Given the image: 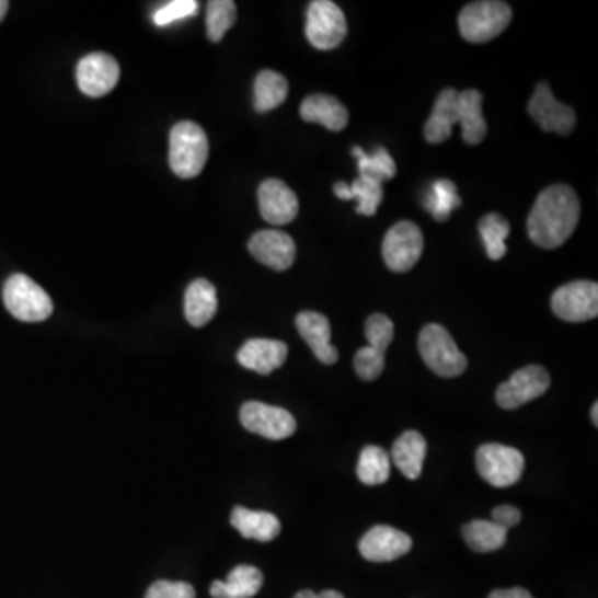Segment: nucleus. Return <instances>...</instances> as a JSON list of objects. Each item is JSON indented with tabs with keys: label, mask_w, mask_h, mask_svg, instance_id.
<instances>
[{
	"label": "nucleus",
	"mask_w": 598,
	"mask_h": 598,
	"mask_svg": "<svg viewBox=\"0 0 598 598\" xmlns=\"http://www.w3.org/2000/svg\"><path fill=\"white\" fill-rule=\"evenodd\" d=\"M258 204L263 220L276 227L291 223L298 217V196L281 180L269 179L260 185Z\"/></svg>",
	"instance_id": "obj_17"
},
{
	"label": "nucleus",
	"mask_w": 598,
	"mask_h": 598,
	"mask_svg": "<svg viewBox=\"0 0 598 598\" xmlns=\"http://www.w3.org/2000/svg\"><path fill=\"white\" fill-rule=\"evenodd\" d=\"M423 231L410 220L399 221L389 228L382 241V258L391 272L406 273L416 266L423 256Z\"/></svg>",
	"instance_id": "obj_7"
},
{
	"label": "nucleus",
	"mask_w": 598,
	"mask_h": 598,
	"mask_svg": "<svg viewBox=\"0 0 598 598\" xmlns=\"http://www.w3.org/2000/svg\"><path fill=\"white\" fill-rule=\"evenodd\" d=\"M240 421L244 429L266 439L281 440L296 433V419L289 411L258 401H250L241 406Z\"/></svg>",
	"instance_id": "obj_12"
},
{
	"label": "nucleus",
	"mask_w": 598,
	"mask_h": 598,
	"mask_svg": "<svg viewBox=\"0 0 598 598\" xmlns=\"http://www.w3.org/2000/svg\"><path fill=\"white\" fill-rule=\"evenodd\" d=\"M549 386H551V376L542 366H526V368L514 372L509 381L498 386L495 401L503 410H517V407L545 394Z\"/></svg>",
	"instance_id": "obj_11"
},
{
	"label": "nucleus",
	"mask_w": 598,
	"mask_h": 598,
	"mask_svg": "<svg viewBox=\"0 0 598 598\" xmlns=\"http://www.w3.org/2000/svg\"><path fill=\"white\" fill-rule=\"evenodd\" d=\"M296 327L323 365L331 366L337 361L340 353L331 344V326L326 317L317 311H303L296 317Z\"/></svg>",
	"instance_id": "obj_19"
},
{
	"label": "nucleus",
	"mask_w": 598,
	"mask_h": 598,
	"mask_svg": "<svg viewBox=\"0 0 598 598\" xmlns=\"http://www.w3.org/2000/svg\"><path fill=\"white\" fill-rule=\"evenodd\" d=\"M120 79V67L114 57L104 53L90 54L77 66V83L92 99L107 95Z\"/></svg>",
	"instance_id": "obj_14"
},
{
	"label": "nucleus",
	"mask_w": 598,
	"mask_h": 598,
	"mask_svg": "<svg viewBox=\"0 0 598 598\" xmlns=\"http://www.w3.org/2000/svg\"><path fill=\"white\" fill-rule=\"evenodd\" d=\"M299 114L304 122L323 125L331 131L344 130L349 122L347 108L336 96L326 95V93L307 96L299 108Z\"/></svg>",
	"instance_id": "obj_20"
},
{
	"label": "nucleus",
	"mask_w": 598,
	"mask_h": 598,
	"mask_svg": "<svg viewBox=\"0 0 598 598\" xmlns=\"http://www.w3.org/2000/svg\"><path fill=\"white\" fill-rule=\"evenodd\" d=\"M359 481L366 485H381L388 482L391 475V458L388 452L378 446H366L359 456L358 468Z\"/></svg>",
	"instance_id": "obj_32"
},
{
	"label": "nucleus",
	"mask_w": 598,
	"mask_h": 598,
	"mask_svg": "<svg viewBox=\"0 0 598 598\" xmlns=\"http://www.w3.org/2000/svg\"><path fill=\"white\" fill-rule=\"evenodd\" d=\"M368 346L361 347L355 356V368L363 381H375L384 371L386 349L394 337V324L386 314L375 313L365 326Z\"/></svg>",
	"instance_id": "obj_8"
},
{
	"label": "nucleus",
	"mask_w": 598,
	"mask_h": 598,
	"mask_svg": "<svg viewBox=\"0 0 598 598\" xmlns=\"http://www.w3.org/2000/svg\"><path fill=\"white\" fill-rule=\"evenodd\" d=\"M295 598H318V594L311 590H301L296 594Z\"/></svg>",
	"instance_id": "obj_41"
},
{
	"label": "nucleus",
	"mask_w": 598,
	"mask_h": 598,
	"mask_svg": "<svg viewBox=\"0 0 598 598\" xmlns=\"http://www.w3.org/2000/svg\"><path fill=\"white\" fill-rule=\"evenodd\" d=\"M413 549V539L406 532L389 526H376L363 536L359 552L376 564H384L403 557Z\"/></svg>",
	"instance_id": "obj_15"
},
{
	"label": "nucleus",
	"mask_w": 598,
	"mask_h": 598,
	"mask_svg": "<svg viewBox=\"0 0 598 598\" xmlns=\"http://www.w3.org/2000/svg\"><path fill=\"white\" fill-rule=\"evenodd\" d=\"M488 598H533L526 588H506V590H494Z\"/></svg>",
	"instance_id": "obj_38"
},
{
	"label": "nucleus",
	"mask_w": 598,
	"mask_h": 598,
	"mask_svg": "<svg viewBox=\"0 0 598 598\" xmlns=\"http://www.w3.org/2000/svg\"><path fill=\"white\" fill-rule=\"evenodd\" d=\"M513 21V9L498 0H482L465 5L458 24L462 37L472 44H484L503 34Z\"/></svg>",
	"instance_id": "obj_4"
},
{
	"label": "nucleus",
	"mask_w": 598,
	"mask_h": 598,
	"mask_svg": "<svg viewBox=\"0 0 598 598\" xmlns=\"http://www.w3.org/2000/svg\"><path fill=\"white\" fill-rule=\"evenodd\" d=\"M479 474L492 487L506 488L517 484L526 469L522 452L503 444H484L475 455Z\"/></svg>",
	"instance_id": "obj_6"
},
{
	"label": "nucleus",
	"mask_w": 598,
	"mask_h": 598,
	"mask_svg": "<svg viewBox=\"0 0 598 598\" xmlns=\"http://www.w3.org/2000/svg\"><path fill=\"white\" fill-rule=\"evenodd\" d=\"M9 11L8 0H0V22L4 21L5 14Z\"/></svg>",
	"instance_id": "obj_40"
},
{
	"label": "nucleus",
	"mask_w": 598,
	"mask_h": 598,
	"mask_svg": "<svg viewBox=\"0 0 598 598\" xmlns=\"http://www.w3.org/2000/svg\"><path fill=\"white\" fill-rule=\"evenodd\" d=\"M421 356L440 378H458L468 369V358L459 352L455 337L440 324H427L419 334Z\"/></svg>",
	"instance_id": "obj_3"
},
{
	"label": "nucleus",
	"mask_w": 598,
	"mask_h": 598,
	"mask_svg": "<svg viewBox=\"0 0 598 598\" xmlns=\"http://www.w3.org/2000/svg\"><path fill=\"white\" fill-rule=\"evenodd\" d=\"M424 207L437 221H447L452 211L461 207V196L458 186L451 180L440 179L430 185L429 192L424 196Z\"/></svg>",
	"instance_id": "obj_30"
},
{
	"label": "nucleus",
	"mask_w": 598,
	"mask_h": 598,
	"mask_svg": "<svg viewBox=\"0 0 598 598\" xmlns=\"http://www.w3.org/2000/svg\"><path fill=\"white\" fill-rule=\"evenodd\" d=\"M590 417H591V423H594V426L597 427L598 426V404L597 403H595L594 406H591Z\"/></svg>",
	"instance_id": "obj_42"
},
{
	"label": "nucleus",
	"mask_w": 598,
	"mask_h": 598,
	"mask_svg": "<svg viewBox=\"0 0 598 598\" xmlns=\"http://www.w3.org/2000/svg\"><path fill=\"white\" fill-rule=\"evenodd\" d=\"M318 598H344V597L343 595L340 594V591L324 590V591H321L320 595H318Z\"/></svg>",
	"instance_id": "obj_39"
},
{
	"label": "nucleus",
	"mask_w": 598,
	"mask_h": 598,
	"mask_svg": "<svg viewBox=\"0 0 598 598\" xmlns=\"http://www.w3.org/2000/svg\"><path fill=\"white\" fill-rule=\"evenodd\" d=\"M353 156L358 160L359 176H369L381 183L394 179L395 162L384 147L376 148L372 156H368L361 147H355Z\"/></svg>",
	"instance_id": "obj_33"
},
{
	"label": "nucleus",
	"mask_w": 598,
	"mask_h": 598,
	"mask_svg": "<svg viewBox=\"0 0 598 598\" xmlns=\"http://www.w3.org/2000/svg\"><path fill=\"white\" fill-rule=\"evenodd\" d=\"M218 310L217 288L208 279H195L186 288L185 318L192 326L204 327L214 320Z\"/></svg>",
	"instance_id": "obj_23"
},
{
	"label": "nucleus",
	"mask_w": 598,
	"mask_h": 598,
	"mask_svg": "<svg viewBox=\"0 0 598 598\" xmlns=\"http://www.w3.org/2000/svg\"><path fill=\"white\" fill-rule=\"evenodd\" d=\"M253 258L275 272H286L296 260V244L289 234L278 230H263L248 243Z\"/></svg>",
	"instance_id": "obj_16"
},
{
	"label": "nucleus",
	"mask_w": 598,
	"mask_h": 598,
	"mask_svg": "<svg viewBox=\"0 0 598 598\" xmlns=\"http://www.w3.org/2000/svg\"><path fill=\"white\" fill-rule=\"evenodd\" d=\"M170 166L180 179H195L208 160V138L193 122H180L170 134Z\"/></svg>",
	"instance_id": "obj_2"
},
{
	"label": "nucleus",
	"mask_w": 598,
	"mask_h": 598,
	"mask_svg": "<svg viewBox=\"0 0 598 598\" xmlns=\"http://www.w3.org/2000/svg\"><path fill=\"white\" fill-rule=\"evenodd\" d=\"M509 530L497 526L492 520H472L462 527V536L472 551L479 554H488V552L503 549L507 540Z\"/></svg>",
	"instance_id": "obj_28"
},
{
	"label": "nucleus",
	"mask_w": 598,
	"mask_h": 598,
	"mask_svg": "<svg viewBox=\"0 0 598 598\" xmlns=\"http://www.w3.org/2000/svg\"><path fill=\"white\" fill-rule=\"evenodd\" d=\"M482 100V93L474 89L464 90L458 95V124H461L462 138L468 145H479L487 135Z\"/></svg>",
	"instance_id": "obj_25"
},
{
	"label": "nucleus",
	"mask_w": 598,
	"mask_h": 598,
	"mask_svg": "<svg viewBox=\"0 0 598 598\" xmlns=\"http://www.w3.org/2000/svg\"><path fill=\"white\" fill-rule=\"evenodd\" d=\"M231 526L244 537V539L258 540V542H272L281 532V522L278 517L263 510L234 507L231 513Z\"/></svg>",
	"instance_id": "obj_24"
},
{
	"label": "nucleus",
	"mask_w": 598,
	"mask_h": 598,
	"mask_svg": "<svg viewBox=\"0 0 598 598\" xmlns=\"http://www.w3.org/2000/svg\"><path fill=\"white\" fill-rule=\"evenodd\" d=\"M263 587V574L253 565H238L227 580H215L210 587L214 598H253Z\"/></svg>",
	"instance_id": "obj_26"
},
{
	"label": "nucleus",
	"mask_w": 598,
	"mask_h": 598,
	"mask_svg": "<svg viewBox=\"0 0 598 598\" xmlns=\"http://www.w3.org/2000/svg\"><path fill=\"white\" fill-rule=\"evenodd\" d=\"M427 442L423 434L417 430H406L395 439L391 456L395 468L404 478L416 481L423 472L424 459H426Z\"/></svg>",
	"instance_id": "obj_22"
},
{
	"label": "nucleus",
	"mask_w": 598,
	"mask_h": 598,
	"mask_svg": "<svg viewBox=\"0 0 598 598\" xmlns=\"http://www.w3.org/2000/svg\"><path fill=\"white\" fill-rule=\"evenodd\" d=\"M2 296L9 313L24 323H41L53 314L54 303L47 291L21 273H15L5 281Z\"/></svg>",
	"instance_id": "obj_5"
},
{
	"label": "nucleus",
	"mask_w": 598,
	"mask_h": 598,
	"mask_svg": "<svg viewBox=\"0 0 598 598\" xmlns=\"http://www.w3.org/2000/svg\"><path fill=\"white\" fill-rule=\"evenodd\" d=\"M237 21V4L231 0H211L207 8V34L211 42H220Z\"/></svg>",
	"instance_id": "obj_34"
},
{
	"label": "nucleus",
	"mask_w": 598,
	"mask_h": 598,
	"mask_svg": "<svg viewBox=\"0 0 598 598\" xmlns=\"http://www.w3.org/2000/svg\"><path fill=\"white\" fill-rule=\"evenodd\" d=\"M288 358V346L278 340L246 341L238 352L237 359L244 369L258 372V375H272L275 369L281 368Z\"/></svg>",
	"instance_id": "obj_18"
},
{
	"label": "nucleus",
	"mask_w": 598,
	"mask_h": 598,
	"mask_svg": "<svg viewBox=\"0 0 598 598\" xmlns=\"http://www.w3.org/2000/svg\"><path fill=\"white\" fill-rule=\"evenodd\" d=\"M529 114L545 131L568 135L577 124L574 108L561 104L547 83H537L529 102Z\"/></svg>",
	"instance_id": "obj_13"
},
{
	"label": "nucleus",
	"mask_w": 598,
	"mask_h": 598,
	"mask_svg": "<svg viewBox=\"0 0 598 598\" xmlns=\"http://www.w3.org/2000/svg\"><path fill=\"white\" fill-rule=\"evenodd\" d=\"M347 34L344 12L331 0H314L308 8L307 38L318 50H333Z\"/></svg>",
	"instance_id": "obj_9"
},
{
	"label": "nucleus",
	"mask_w": 598,
	"mask_h": 598,
	"mask_svg": "<svg viewBox=\"0 0 598 598\" xmlns=\"http://www.w3.org/2000/svg\"><path fill=\"white\" fill-rule=\"evenodd\" d=\"M552 311L568 323H584L598 314V285L595 281L567 283L552 295Z\"/></svg>",
	"instance_id": "obj_10"
},
{
	"label": "nucleus",
	"mask_w": 598,
	"mask_h": 598,
	"mask_svg": "<svg viewBox=\"0 0 598 598\" xmlns=\"http://www.w3.org/2000/svg\"><path fill=\"white\" fill-rule=\"evenodd\" d=\"M145 598H196V591L186 582L157 580L150 585Z\"/></svg>",
	"instance_id": "obj_36"
},
{
	"label": "nucleus",
	"mask_w": 598,
	"mask_h": 598,
	"mask_svg": "<svg viewBox=\"0 0 598 598\" xmlns=\"http://www.w3.org/2000/svg\"><path fill=\"white\" fill-rule=\"evenodd\" d=\"M520 519H522V514H520V510L514 506H498L492 510V522L504 527L506 530L516 527L517 524L520 522Z\"/></svg>",
	"instance_id": "obj_37"
},
{
	"label": "nucleus",
	"mask_w": 598,
	"mask_h": 598,
	"mask_svg": "<svg viewBox=\"0 0 598 598\" xmlns=\"http://www.w3.org/2000/svg\"><path fill=\"white\" fill-rule=\"evenodd\" d=\"M482 243L492 262L503 260L507 253L506 240L510 234V225L503 215L488 214L479 223Z\"/></svg>",
	"instance_id": "obj_31"
},
{
	"label": "nucleus",
	"mask_w": 598,
	"mask_h": 598,
	"mask_svg": "<svg viewBox=\"0 0 598 598\" xmlns=\"http://www.w3.org/2000/svg\"><path fill=\"white\" fill-rule=\"evenodd\" d=\"M196 11H198V2H195V0H175L165 8L159 9L153 14V22L159 27H163V25L172 24V22L180 21V19L195 15Z\"/></svg>",
	"instance_id": "obj_35"
},
{
	"label": "nucleus",
	"mask_w": 598,
	"mask_h": 598,
	"mask_svg": "<svg viewBox=\"0 0 598 598\" xmlns=\"http://www.w3.org/2000/svg\"><path fill=\"white\" fill-rule=\"evenodd\" d=\"M334 195L340 199H358L356 211L372 217L382 202V183L369 176H358L352 185L337 182L334 185Z\"/></svg>",
	"instance_id": "obj_27"
},
{
	"label": "nucleus",
	"mask_w": 598,
	"mask_h": 598,
	"mask_svg": "<svg viewBox=\"0 0 598 598\" xmlns=\"http://www.w3.org/2000/svg\"><path fill=\"white\" fill-rule=\"evenodd\" d=\"M580 218V199L568 185H552L537 196L527 231L543 250L562 246L574 233Z\"/></svg>",
	"instance_id": "obj_1"
},
{
	"label": "nucleus",
	"mask_w": 598,
	"mask_h": 598,
	"mask_svg": "<svg viewBox=\"0 0 598 598\" xmlns=\"http://www.w3.org/2000/svg\"><path fill=\"white\" fill-rule=\"evenodd\" d=\"M288 80L275 70H263L255 80V108L260 114L275 111L288 96Z\"/></svg>",
	"instance_id": "obj_29"
},
{
	"label": "nucleus",
	"mask_w": 598,
	"mask_h": 598,
	"mask_svg": "<svg viewBox=\"0 0 598 598\" xmlns=\"http://www.w3.org/2000/svg\"><path fill=\"white\" fill-rule=\"evenodd\" d=\"M458 95L456 89H444L437 96L429 120L424 125V137L429 143H442L451 137L452 127L458 124Z\"/></svg>",
	"instance_id": "obj_21"
}]
</instances>
